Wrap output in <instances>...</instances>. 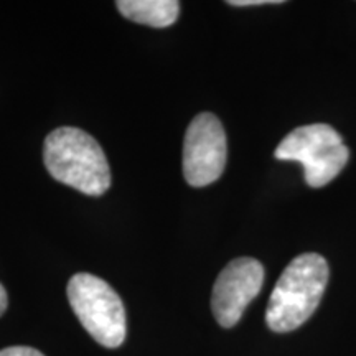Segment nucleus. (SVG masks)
<instances>
[{"mask_svg": "<svg viewBox=\"0 0 356 356\" xmlns=\"http://www.w3.org/2000/svg\"><path fill=\"white\" fill-rule=\"evenodd\" d=\"M277 160H296L304 165L305 181L312 188L328 185L343 170L350 150L343 137L328 124H309L293 129L275 149Z\"/></svg>", "mask_w": 356, "mask_h": 356, "instance_id": "20e7f679", "label": "nucleus"}, {"mask_svg": "<svg viewBox=\"0 0 356 356\" xmlns=\"http://www.w3.org/2000/svg\"><path fill=\"white\" fill-rule=\"evenodd\" d=\"M264 282V267L252 257L231 261L218 275L211 296V310L225 328L234 327L246 307L256 299Z\"/></svg>", "mask_w": 356, "mask_h": 356, "instance_id": "423d86ee", "label": "nucleus"}, {"mask_svg": "<svg viewBox=\"0 0 356 356\" xmlns=\"http://www.w3.org/2000/svg\"><path fill=\"white\" fill-rule=\"evenodd\" d=\"M68 300L86 332L106 348H118L126 340V309L118 292L106 280L81 273L70 279Z\"/></svg>", "mask_w": 356, "mask_h": 356, "instance_id": "7ed1b4c3", "label": "nucleus"}, {"mask_svg": "<svg viewBox=\"0 0 356 356\" xmlns=\"http://www.w3.org/2000/svg\"><path fill=\"white\" fill-rule=\"evenodd\" d=\"M44 167L61 184L91 197H101L111 186L108 159L88 132L76 127L55 129L44 139Z\"/></svg>", "mask_w": 356, "mask_h": 356, "instance_id": "f257e3e1", "label": "nucleus"}, {"mask_svg": "<svg viewBox=\"0 0 356 356\" xmlns=\"http://www.w3.org/2000/svg\"><path fill=\"white\" fill-rule=\"evenodd\" d=\"M330 270L323 256H297L280 275L269 299L266 323L273 332L286 333L309 320L322 300Z\"/></svg>", "mask_w": 356, "mask_h": 356, "instance_id": "f03ea898", "label": "nucleus"}, {"mask_svg": "<svg viewBox=\"0 0 356 356\" xmlns=\"http://www.w3.org/2000/svg\"><path fill=\"white\" fill-rule=\"evenodd\" d=\"M228 3L234 7H252V6H266V3H282V0H231Z\"/></svg>", "mask_w": 356, "mask_h": 356, "instance_id": "1a4fd4ad", "label": "nucleus"}, {"mask_svg": "<svg viewBox=\"0 0 356 356\" xmlns=\"http://www.w3.org/2000/svg\"><path fill=\"white\" fill-rule=\"evenodd\" d=\"M115 6L127 20L155 29L173 25L180 13L177 0H119Z\"/></svg>", "mask_w": 356, "mask_h": 356, "instance_id": "0eeeda50", "label": "nucleus"}, {"mask_svg": "<svg viewBox=\"0 0 356 356\" xmlns=\"http://www.w3.org/2000/svg\"><path fill=\"white\" fill-rule=\"evenodd\" d=\"M7 305H8L7 291H6V289H3L2 284H0V315H2L3 312L7 310Z\"/></svg>", "mask_w": 356, "mask_h": 356, "instance_id": "9d476101", "label": "nucleus"}, {"mask_svg": "<svg viewBox=\"0 0 356 356\" xmlns=\"http://www.w3.org/2000/svg\"><path fill=\"white\" fill-rule=\"evenodd\" d=\"M0 356H44L38 350L30 346H10V348L0 350Z\"/></svg>", "mask_w": 356, "mask_h": 356, "instance_id": "6e6552de", "label": "nucleus"}, {"mask_svg": "<svg viewBox=\"0 0 356 356\" xmlns=\"http://www.w3.org/2000/svg\"><path fill=\"white\" fill-rule=\"evenodd\" d=\"M226 155V134L220 119L211 113L198 114L185 134V180L197 188L216 181L225 172Z\"/></svg>", "mask_w": 356, "mask_h": 356, "instance_id": "39448f33", "label": "nucleus"}]
</instances>
